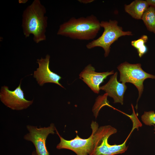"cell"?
Masks as SVG:
<instances>
[{
    "label": "cell",
    "mask_w": 155,
    "mask_h": 155,
    "mask_svg": "<svg viewBox=\"0 0 155 155\" xmlns=\"http://www.w3.org/2000/svg\"><path fill=\"white\" fill-rule=\"evenodd\" d=\"M46 13V9L40 1L34 0L23 13L22 26L24 34L26 38L33 34L36 43L46 39L48 18L44 16Z\"/></svg>",
    "instance_id": "6da1fadb"
},
{
    "label": "cell",
    "mask_w": 155,
    "mask_h": 155,
    "mask_svg": "<svg viewBox=\"0 0 155 155\" xmlns=\"http://www.w3.org/2000/svg\"><path fill=\"white\" fill-rule=\"evenodd\" d=\"M101 28L100 22L93 15L78 18L72 17L60 26L57 34L74 39L88 40L93 39Z\"/></svg>",
    "instance_id": "7a4b0ae2"
},
{
    "label": "cell",
    "mask_w": 155,
    "mask_h": 155,
    "mask_svg": "<svg viewBox=\"0 0 155 155\" xmlns=\"http://www.w3.org/2000/svg\"><path fill=\"white\" fill-rule=\"evenodd\" d=\"M91 128L93 137V147L89 155H114L124 152L127 149L126 143L127 139L120 145H111L108 143L109 137L116 133L117 129L110 125L99 127L98 123L92 121Z\"/></svg>",
    "instance_id": "3957f363"
},
{
    "label": "cell",
    "mask_w": 155,
    "mask_h": 155,
    "mask_svg": "<svg viewBox=\"0 0 155 155\" xmlns=\"http://www.w3.org/2000/svg\"><path fill=\"white\" fill-rule=\"evenodd\" d=\"M100 26L104 30L102 35L98 38L88 43L86 47L89 49L96 47L102 48L104 50L105 57L109 53L111 45L120 37L133 35L131 31H123L122 27L118 25V22L116 20L102 21L100 22Z\"/></svg>",
    "instance_id": "277c9868"
},
{
    "label": "cell",
    "mask_w": 155,
    "mask_h": 155,
    "mask_svg": "<svg viewBox=\"0 0 155 155\" xmlns=\"http://www.w3.org/2000/svg\"><path fill=\"white\" fill-rule=\"evenodd\" d=\"M117 68L120 72L119 82L125 84L127 82L131 83L137 88L139 92L137 102L143 91L144 81L148 78L155 79V75L144 71L140 63L132 64L125 62Z\"/></svg>",
    "instance_id": "5b68a950"
},
{
    "label": "cell",
    "mask_w": 155,
    "mask_h": 155,
    "mask_svg": "<svg viewBox=\"0 0 155 155\" xmlns=\"http://www.w3.org/2000/svg\"><path fill=\"white\" fill-rule=\"evenodd\" d=\"M26 128L28 133L24 135V138L32 143L37 155H49L46 146V140L49 134H54L56 130L54 124L51 123L47 127L39 128L28 125Z\"/></svg>",
    "instance_id": "8992f818"
},
{
    "label": "cell",
    "mask_w": 155,
    "mask_h": 155,
    "mask_svg": "<svg viewBox=\"0 0 155 155\" xmlns=\"http://www.w3.org/2000/svg\"><path fill=\"white\" fill-rule=\"evenodd\" d=\"M21 81L19 86L13 91L8 87H1L0 92L1 101L7 107L13 110H21L26 109L31 105L33 100H28L25 98L23 91L21 88Z\"/></svg>",
    "instance_id": "52a82bcc"
},
{
    "label": "cell",
    "mask_w": 155,
    "mask_h": 155,
    "mask_svg": "<svg viewBox=\"0 0 155 155\" xmlns=\"http://www.w3.org/2000/svg\"><path fill=\"white\" fill-rule=\"evenodd\" d=\"M56 131L60 140L56 146L57 149H69L77 155H89L92 151L93 147V137L92 133L87 139L82 138L77 134L74 139L69 140L63 138L57 130Z\"/></svg>",
    "instance_id": "ba28073f"
},
{
    "label": "cell",
    "mask_w": 155,
    "mask_h": 155,
    "mask_svg": "<svg viewBox=\"0 0 155 155\" xmlns=\"http://www.w3.org/2000/svg\"><path fill=\"white\" fill-rule=\"evenodd\" d=\"M50 55H47L45 58H41L37 59L39 67L36 70L34 71L33 77L40 86H43L46 83H52L64 88L59 82L61 77L50 69Z\"/></svg>",
    "instance_id": "9c48e42d"
},
{
    "label": "cell",
    "mask_w": 155,
    "mask_h": 155,
    "mask_svg": "<svg viewBox=\"0 0 155 155\" xmlns=\"http://www.w3.org/2000/svg\"><path fill=\"white\" fill-rule=\"evenodd\" d=\"M114 73V71L110 72H97L91 64L86 66L79 74V78L88 85L95 93L98 94L100 85L103 82L107 77Z\"/></svg>",
    "instance_id": "30bf717a"
},
{
    "label": "cell",
    "mask_w": 155,
    "mask_h": 155,
    "mask_svg": "<svg viewBox=\"0 0 155 155\" xmlns=\"http://www.w3.org/2000/svg\"><path fill=\"white\" fill-rule=\"evenodd\" d=\"M117 72H115L111 76L108 82L100 87V90H104L109 96L112 98L114 103L123 104V96L127 89L125 84L120 83L117 79Z\"/></svg>",
    "instance_id": "8fae6325"
},
{
    "label": "cell",
    "mask_w": 155,
    "mask_h": 155,
    "mask_svg": "<svg viewBox=\"0 0 155 155\" xmlns=\"http://www.w3.org/2000/svg\"><path fill=\"white\" fill-rule=\"evenodd\" d=\"M149 6L146 0H135L128 5H125V10L132 18L141 20Z\"/></svg>",
    "instance_id": "7c38bea8"
},
{
    "label": "cell",
    "mask_w": 155,
    "mask_h": 155,
    "mask_svg": "<svg viewBox=\"0 0 155 155\" xmlns=\"http://www.w3.org/2000/svg\"><path fill=\"white\" fill-rule=\"evenodd\" d=\"M147 30L155 34V7L150 6L142 19Z\"/></svg>",
    "instance_id": "4fadbf2b"
},
{
    "label": "cell",
    "mask_w": 155,
    "mask_h": 155,
    "mask_svg": "<svg viewBox=\"0 0 155 155\" xmlns=\"http://www.w3.org/2000/svg\"><path fill=\"white\" fill-rule=\"evenodd\" d=\"M148 40V37L146 35H143L137 40L131 41V45L137 51L138 55L141 57L148 51V48L145 43Z\"/></svg>",
    "instance_id": "5bb4252c"
},
{
    "label": "cell",
    "mask_w": 155,
    "mask_h": 155,
    "mask_svg": "<svg viewBox=\"0 0 155 155\" xmlns=\"http://www.w3.org/2000/svg\"><path fill=\"white\" fill-rule=\"evenodd\" d=\"M141 119L146 125H155V113L154 111L144 112L141 116Z\"/></svg>",
    "instance_id": "9a60e30c"
},
{
    "label": "cell",
    "mask_w": 155,
    "mask_h": 155,
    "mask_svg": "<svg viewBox=\"0 0 155 155\" xmlns=\"http://www.w3.org/2000/svg\"><path fill=\"white\" fill-rule=\"evenodd\" d=\"M149 6L155 7V0H146Z\"/></svg>",
    "instance_id": "2e32d148"
},
{
    "label": "cell",
    "mask_w": 155,
    "mask_h": 155,
    "mask_svg": "<svg viewBox=\"0 0 155 155\" xmlns=\"http://www.w3.org/2000/svg\"><path fill=\"white\" fill-rule=\"evenodd\" d=\"M79 2L84 4H87L90 3L94 1L93 0H78Z\"/></svg>",
    "instance_id": "e0dca14e"
},
{
    "label": "cell",
    "mask_w": 155,
    "mask_h": 155,
    "mask_svg": "<svg viewBox=\"0 0 155 155\" xmlns=\"http://www.w3.org/2000/svg\"><path fill=\"white\" fill-rule=\"evenodd\" d=\"M32 155H37L36 152L34 151L32 153Z\"/></svg>",
    "instance_id": "ac0fdd59"
},
{
    "label": "cell",
    "mask_w": 155,
    "mask_h": 155,
    "mask_svg": "<svg viewBox=\"0 0 155 155\" xmlns=\"http://www.w3.org/2000/svg\"><path fill=\"white\" fill-rule=\"evenodd\" d=\"M154 130L155 131V126H154ZM154 133H155V132H154Z\"/></svg>",
    "instance_id": "d6986e66"
}]
</instances>
